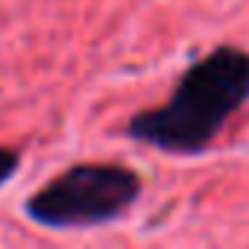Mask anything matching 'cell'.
Returning <instances> with one entry per match:
<instances>
[{
	"label": "cell",
	"instance_id": "obj_1",
	"mask_svg": "<svg viewBox=\"0 0 249 249\" xmlns=\"http://www.w3.org/2000/svg\"><path fill=\"white\" fill-rule=\"evenodd\" d=\"M246 103L249 50L220 44L179 76L167 103L138 111L126 123V135L164 153L196 156Z\"/></svg>",
	"mask_w": 249,
	"mask_h": 249
},
{
	"label": "cell",
	"instance_id": "obj_2",
	"mask_svg": "<svg viewBox=\"0 0 249 249\" xmlns=\"http://www.w3.org/2000/svg\"><path fill=\"white\" fill-rule=\"evenodd\" d=\"M141 176L123 164H73L27 199V214L47 229L103 226L141 196Z\"/></svg>",
	"mask_w": 249,
	"mask_h": 249
},
{
	"label": "cell",
	"instance_id": "obj_3",
	"mask_svg": "<svg viewBox=\"0 0 249 249\" xmlns=\"http://www.w3.org/2000/svg\"><path fill=\"white\" fill-rule=\"evenodd\" d=\"M21 164V153L12 147H0V185H6L12 179V173Z\"/></svg>",
	"mask_w": 249,
	"mask_h": 249
}]
</instances>
